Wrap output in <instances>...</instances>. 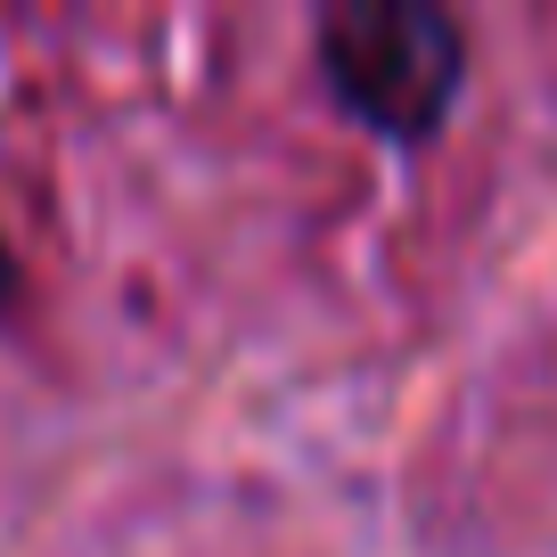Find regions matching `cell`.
<instances>
[{
    "label": "cell",
    "mask_w": 557,
    "mask_h": 557,
    "mask_svg": "<svg viewBox=\"0 0 557 557\" xmlns=\"http://www.w3.org/2000/svg\"><path fill=\"white\" fill-rule=\"evenodd\" d=\"M17 287H25V271H17V255H9V238H0V320L17 312Z\"/></svg>",
    "instance_id": "obj_2"
},
{
    "label": "cell",
    "mask_w": 557,
    "mask_h": 557,
    "mask_svg": "<svg viewBox=\"0 0 557 557\" xmlns=\"http://www.w3.org/2000/svg\"><path fill=\"white\" fill-rule=\"evenodd\" d=\"M320 83L377 139H435L468 83V25L426 0H336L312 34Z\"/></svg>",
    "instance_id": "obj_1"
}]
</instances>
